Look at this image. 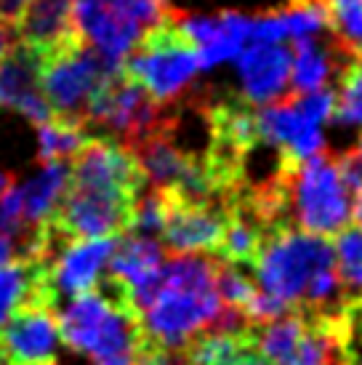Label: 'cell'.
I'll return each instance as SVG.
<instances>
[{
  "label": "cell",
  "mask_w": 362,
  "mask_h": 365,
  "mask_svg": "<svg viewBox=\"0 0 362 365\" xmlns=\"http://www.w3.org/2000/svg\"><path fill=\"white\" fill-rule=\"evenodd\" d=\"M219 259L211 254H171L160 269V280L141 309L144 334L168 349H184L205 331L251 328L237 307L224 304L216 285Z\"/></svg>",
  "instance_id": "cell-1"
},
{
  "label": "cell",
  "mask_w": 362,
  "mask_h": 365,
  "mask_svg": "<svg viewBox=\"0 0 362 365\" xmlns=\"http://www.w3.org/2000/svg\"><path fill=\"white\" fill-rule=\"evenodd\" d=\"M155 3H157V6H160L162 11H165V14H171V0H155Z\"/></svg>",
  "instance_id": "cell-29"
},
{
  "label": "cell",
  "mask_w": 362,
  "mask_h": 365,
  "mask_svg": "<svg viewBox=\"0 0 362 365\" xmlns=\"http://www.w3.org/2000/svg\"><path fill=\"white\" fill-rule=\"evenodd\" d=\"M16 41V32H14V21L11 16H6L3 11H0V61L6 56V51L11 48V43Z\"/></svg>",
  "instance_id": "cell-24"
},
{
  "label": "cell",
  "mask_w": 362,
  "mask_h": 365,
  "mask_svg": "<svg viewBox=\"0 0 362 365\" xmlns=\"http://www.w3.org/2000/svg\"><path fill=\"white\" fill-rule=\"evenodd\" d=\"M285 168L293 227L336 237L343 227L352 224L354 195L349 192L333 155L322 150L304 160H285Z\"/></svg>",
  "instance_id": "cell-5"
},
{
  "label": "cell",
  "mask_w": 362,
  "mask_h": 365,
  "mask_svg": "<svg viewBox=\"0 0 362 365\" xmlns=\"http://www.w3.org/2000/svg\"><path fill=\"white\" fill-rule=\"evenodd\" d=\"M96 365H133V360H104V363Z\"/></svg>",
  "instance_id": "cell-28"
},
{
  "label": "cell",
  "mask_w": 362,
  "mask_h": 365,
  "mask_svg": "<svg viewBox=\"0 0 362 365\" xmlns=\"http://www.w3.org/2000/svg\"><path fill=\"white\" fill-rule=\"evenodd\" d=\"M70 184V160L43 163V168L27 184H21V203H24V222L27 227L51 219L59 200Z\"/></svg>",
  "instance_id": "cell-17"
},
{
  "label": "cell",
  "mask_w": 362,
  "mask_h": 365,
  "mask_svg": "<svg viewBox=\"0 0 362 365\" xmlns=\"http://www.w3.org/2000/svg\"><path fill=\"white\" fill-rule=\"evenodd\" d=\"M0 365H3V360H0Z\"/></svg>",
  "instance_id": "cell-30"
},
{
  "label": "cell",
  "mask_w": 362,
  "mask_h": 365,
  "mask_svg": "<svg viewBox=\"0 0 362 365\" xmlns=\"http://www.w3.org/2000/svg\"><path fill=\"white\" fill-rule=\"evenodd\" d=\"M59 320L56 309L27 296L0 325L3 365H59Z\"/></svg>",
  "instance_id": "cell-8"
},
{
  "label": "cell",
  "mask_w": 362,
  "mask_h": 365,
  "mask_svg": "<svg viewBox=\"0 0 362 365\" xmlns=\"http://www.w3.org/2000/svg\"><path fill=\"white\" fill-rule=\"evenodd\" d=\"M0 107L21 112L35 125L53 118L41 91V56L21 41L11 43L0 61Z\"/></svg>",
  "instance_id": "cell-13"
},
{
  "label": "cell",
  "mask_w": 362,
  "mask_h": 365,
  "mask_svg": "<svg viewBox=\"0 0 362 365\" xmlns=\"http://www.w3.org/2000/svg\"><path fill=\"white\" fill-rule=\"evenodd\" d=\"M120 70L136 81L157 104L176 102L200 70L197 46L176 21V11L141 32L125 53Z\"/></svg>",
  "instance_id": "cell-4"
},
{
  "label": "cell",
  "mask_w": 362,
  "mask_h": 365,
  "mask_svg": "<svg viewBox=\"0 0 362 365\" xmlns=\"http://www.w3.org/2000/svg\"><path fill=\"white\" fill-rule=\"evenodd\" d=\"M333 267V237L299 227H280L267 235L262 251L251 264V274L259 291L280 299L291 309H301L312 283Z\"/></svg>",
  "instance_id": "cell-3"
},
{
  "label": "cell",
  "mask_w": 362,
  "mask_h": 365,
  "mask_svg": "<svg viewBox=\"0 0 362 365\" xmlns=\"http://www.w3.org/2000/svg\"><path fill=\"white\" fill-rule=\"evenodd\" d=\"M291 64L293 51L285 43H245V48L237 53L242 99L253 107L282 99L291 86Z\"/></svg>",
  "instance_id": "cell-12"
},
{
  "label": "cell",
  "mask_w": 362,
  "mask_h": 365,
  "mask_svg": "<svg viewBox=\"0 0 362 365\" xmlns=\"http://www.w3.org/2000/svg\"><path fill=\"white\" fill-rule=\"evenodd\" d=\"M336 267L346 299H362V227L349 224L336 235Z\"/></svg>",
  "instance_id": "cell-21"
},
{
  "label": "cell",
  "mask_w": 362,
  "mask_h": 365,
  "mask_svg": "<svg viewBox=\"0 0 362 365\" xmlns=\"http://www.w3.org/2000/svg\"><path fill=\"white\" fill-rule=\"evenodd\" d=\"M338 61L333 56V46H322L317 38L296 41L291 64V86L293 91H317L331 83Z\"/></svg>",
  "instance_id": "cell-18"
},
{
  "label": "cell",
  "mask_w": 362,
  "mask_h": 365,
  "mask_svg": "<svg viewBox=\"0 0 362 365\" xmlns=\"http://www.w3.org/2000/svg\"><path fill=\"white\" fill-rule=\"evenodd\" d=\"M120 235H101V237H70L56 248L48 262V291L59 309L72 296L90 291L99 280Z\"/></svg>",
  "instance_id": "cell-10"
},
{
  "label": "cell",
  "mask_w": 362,
  "mask_h": 365,
  "mask_svg": "<svg viewBox=\"0 0 362 365\" xmlns=\"http://www.w3.org/2000/svg\"><path fill=\"white\" fill-rule=\"evenodd\" d=\"M162 195L160 245L168 254H211L222 243L227 227L224 200H197L176 190L157 187Z\"/></svg>",
  "instance_id": "cell-7"
},
{
  "label": "cell",
  "mask_w": 362,
  "mask_h": 365,
  "mask_svg": "<svg viewBox=\"0 0 362 365\" xmlns=\"http://www.w3.org/2000/svg\"><path fill=\"white\" fill-rule=\"evenodd\" d=\"M61 344L72 352L104 360H133L139 344L147 339L141 309L133 304L125 285L101 274L96 285L86 294L72 296L56 309Z\"/></svg>",
  "instance_id": "cell-2"
},
{
  "label": "cell",
  "mask_w": 362,
  "mask_h": 365,
  "mask_svg": "<svg viewBox=\"0 0 362 365\" xmlns=\"http://www.w3.org/2000/svg\"><path fill=\"white\" fill-rule=\"evenodd\" d=\"M11 184H14V179H11V176L6 171H0V197H3V192L9 190Z\"/></svg>",
  "instance_id": "cell-27"
},
{
  "label": "cell",
  "mask_w": 362,
  "mask_h": 365,
  "mask_svg": "<svg viewBox=\"0 0 362 365\" xmlns=\"http://www.w3.org/2000/svg\"><path fill=\"white\" fill-rule=\"evenodd\" d=\"M46 264L48 262H43L38 256L16 251V256L9 264L0 267V325L6 323V317H9L14 307L30 296L35 277L41 274Z\"/></svg>",
  "instance_id": "cell-19"
},
{
  "label": "cell",
  "mask_w": 362,
  "mask_h": 365,
  "mask_svg": "<svg viewBox=\"0 0 362 365\" xmlns=\"http://www.w3.org/2000/svg\"><path fill=\"white\" fill-rule=\"evenodd\" d=\"M352 222L357 224V227H362V190L354 195V200H352Z\"/></svg>",
  "instance_id": "cell-25"
},
{
  "label": "cell",
  "mask_w": 362,
  "mask_h": 365,
  "mask_svg": "<svg viewBox=\"0 0 362 365\" xmlns=\"http://www.w3.org/2000/svg\"><path fill=\"white\" fill-rule=\"evenodd\" d=\"M90 136L93 133H88L83 123L48 118L46 123H38V158L41 163L70 160Z\"/></svg>",
  "instance_id": "cell-20"
},
{
  "label": "cell",
  "mask_w": 362,
  "mask_h": 365,
  "mask_svg": "<svg viewBox=\"0 0 362 365\" xmlns=\"http://www.w3.org/2000/svg\"><path fill=\"white\" fill-rule=\"evenodd\" d=\"M11 21L16 41L27 43L41 61L59 51L72 35H78L72 19V0H24L14 11Z\"/></svg>",
  "instance_id": "cell-16"
},
{
  "label": "cell",
  "mask_w": 362,
  "mask_h": 365,
  "mask_svg": "<svg viewBox=\"0 0 362 365\" xmlns=\"http://www.w3.org/2000/svg\"><path fill=\"white\" fill-rule=\"evenodd\" d=\"M133 365H190V360L184 355V349L160 346L147 336L136 349V355H133Z\"/></svg>",
  "instance_id": "cell-23"
},
{
  "label": "cell",
  "mask_w": 362,
  "mask_h": 365,
  "mask_svg": "<svg viewBox=\"0 0 362 365\" xmlns=\"http://www.w3.org/2000/svg\"><path fill=\"white\" fill-rule=\"evenodd\" d=\"M256 133L280 153L282 160H304L325 150L322 123L304 110L299 93L293 91L277 102L256 107Z\"/></svg>",
  "instance_id": "cell-11"
},
{
  "label": "cell",
  "mask_w": 362,
  "mask_h": 365,
  "mask_svg": "<svg viewBox=\"0 0 362 365\" xmlns=\"http://www.w3.org/2000/svg\"><path fill=\"white\" fill-rule=\"evenodd\" d=\"M165 259H168V251L160 245V240L123 232L118 237V245H115L107 267H110L112 277H118L125 285L133 304L144 309L155 294V288H157Z\"/></svg>",
  "instance_id": "cell-14"
},
{
  "label": "cell",
  "mask_w": 362,
  "mask_h": 365,
  "mask_svg": "<svg viewBox=\"0 0 362 365\" xmlns=\"http://www.w3.org/2000/svg\"><path fill=\"white\" fill-rule=\"evenodd\" d=\"M72 19L83 41L115 64H123L125 53L150 27L144 14L125 0H72Z\"/></svg>",
  "instance_id": "cell-9"
},
{
  "label": "cell",
  "mask_w": 362,
  "mask_h": 365,
  "mask_svg": "<svg viewBox=\"0 0 362 365\" xmlns=\"http://www.w3.org/2000/svg\"><path fill=\"white\" fill-rule=\"evenodd\" d=\"M333 118L343 125L362 128V56H354L349 64H343L338 70Z\"/></svg>",
  "instance_id": "cell-22"
},
{
  "label": "cell",
  "mask_w": 362,
  "mask_h": 365,
  "mask_svg": "<svg viewBox=\"0 0 362 365\" xmlns=\"http://www.w3.org/2000/svg\"><path fill=\"white\" fill-rule=\"evenodd\" d=\"M176 21L197 46L200 70H211L216 64L237 59V53L251 41V16L234 11H224L219 16L176 14Z\"/></svg>",
  "instance_id": "cell-15"
},
{
  "label": "cell",
  "mask_w": 362,
  "mask_h": 365,
  "mask_svg": "<svg viewBox=\"0 0 362 365\" xmlns=\"http://www.w3.org/2000/svg\"><path fill=\"white\" fill-rule=\"evenodd\" d=\"M120 64L101 56L83 35H72L59 51L41 61V91L53 118L75 120L86 125V110L96 86Z\"/></svg>",
  "instance_id": "cell-6"
},
{
  "label": "cell",
  "mask_w": 362,
  "mask_h": 365,
  "mask_svg": "<svg viewBox=\"0 0 362 365\" xmlns=\"http://www.w3.org/2000/svg\"><path fill=\"white\" fill-rule=\"evenodd\" d=\"M24 0H0V11L6 14V16H14V11L19 9Z\"/></svg>",
  "instance_id": "cell-26"
}]
</instances>
